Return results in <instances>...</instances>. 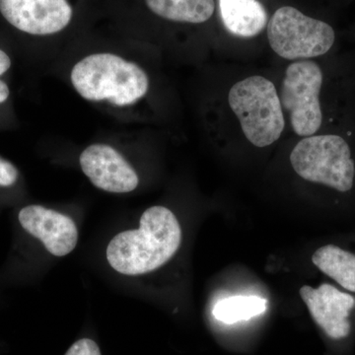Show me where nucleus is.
<instances>
[{
  "label": "nucleus",
  "mask_w": 355,
  "mask_h": 355,
  "mask_svg": "<svg viewBox=\"0 0 355 355\" xmlns=\"http://www.w3.org/2000/svg\"><path fill=\"white\" fill-rule=\"evenodd\" d=\"M270 48L286 60H305L326 55L334 46L335 31L324 21L306 16L291 6L280 7L268 24Z\"/></svg>",
  "instance_id": "5"
},
{
  "label": "nucleus",
  "mask_w": 355,
  "mask_h": 355,
  "mask_svg": "<svg viewBox=\"0 0 355 355\" xmlns=\"http://www.w3.org/2000/svg\"><path fill=\"white\" fill-rule=\"evenodd\" d=\"M9 97V89L3 81L0 80V104L6 102Z\"/></svg>",
  "instance_id": "18"
},
{
  "label": "nucleus",
  "mask_w": 355,
  "mask_h": 355,
  "mask_svg": "<svg viewBox=\"0 0 355 355\" xmlns=\"http://www.w3.org/2000/svg\"><path fill=\"white\" fill-rule=\"evenodd\" d=\"M146 3L163 19L191 24L207 22L216 9L214 0H146Z\"/></svg>",
  "instance_id": "13"
},
{
  "label": "nucleus",
  "mask_w": 355,
  "mask_h": 355,
  "mask_svg": "<svg viewBox=\"0 0 355 355\" xmlns=\"http://www.w3.org/2000/svg\"><path fill=\"white\" fill-rule=\"evenodd\" d=\"M182 229L167 207H150L140 218V226L114 236L107 247V260L116 272L140 275L154 272L177 253Z\"/></svg>",
  "instance_id": "1"
},
{
  "label": "nucleus",
  "mask_w": 355,
  "mask_h": 355,
  "mask_svg": "<svg viewBox=\"0 0 355 355\" xmlns=\"http://www.w3.org/2000/svg\"><path fill=\"white\" fill-rule=\"evenodd\" d=\"M301 298L311 316L330 338L342 340L350 334L349 315L355 306V298L331 284H323L318 288L303 286Z\"/></svg>",
  "instance_id": "9"
},
{
  "label": "nucleus",
  "mask_w": 355,
  "mask_h": 355,
  "mask_svg": "<svg viewBox=\"0 0 355 355\" xmlns=\"http://www.w3.org/2000/svg\"><path fill=\"white\" fill-rule=\"evenodd\" d=\"M312 261L345 291L355 293L354 254L335 245H326L313 254Z\"/></svg>",
  "instance_id": "12"
},
{
  "label": "nucleus",
  "mask_w": 355,
  "mask_h": 355,
  "mask_svg": "<svg viewBox=\"0 0 355 355\" xmlns=\"http://www.w3.org/2000/svg\"><path fill=\"white\" fill-rule=\"evenodd\" d=\"M18 171L15 166L0 157V186L10 187L17 181Z\"/></svg>",
  "instance_id": "16"
},
{
  "label": "nucleus",
  "mask_w": 355,
  "mask_h": 355,
  "mask_svg": "<svg viewBox=\"0 0 355 355\" xmlns=\"http://www.w3.org/2000/svg\"><path fill=\"white\" fill-rule=\"evenodd\" d=\"M324 76L312 60H299L287 67L280 87L279 100L292 130L299 137H311L323 123L320 92Z\"/></svg>",
  "instance_id": "6"
},
{
  "label": "nucleus",
  "mask_w": 355,
  "mask_h": 355,
  "mask_svg": "<svg viewBox=\"0 0 355 355\" xmlns=\"http://www.w3.org/2000/svg\"><path fill=\"white\" fill-rule=\"evenodd\" d=\"M78 94L89 101H107L123 107L146 96L148 76L135 62L113 53H95L74 65L70 74Z\"/></svg>",
  "instance_id": "2"
},
{
  "label": "nucleus",
  "mask_w": 355,
  "mask_h": 355,
  "mask_svg": "<svg viewBox=\"0 0 355 355\" xmlns=\"http://www.w3.org/2000/svg\"><path fill=\"white\" fill-rule=\"evenodd\" d=\"M0 12L20 31L38 36L62 31L72 18L67 0H0Z\"/></svg>",
  "instance_id": "7"
},
{
  "label": "nucleus",
  "mask_w": 355,
  "mask_h": 355,
  "mask_svg": "<svg viewBox=\"0 0 355 355\" xmlns=\"http://www.w3.org/2000/svg\"><path fill=\"white\" fill-rule=\"evenodd\" d=\"M228 103L253 146H272L282 137L286 128L284 110L275 84L266 77H248L234 84Z\"/></svg>",
  "instance_id": "3"
},
{
  "label": "nucleus",
  "mask_w": 355,
  "mask_h": 355,
  "mask_svg": "<svg viewBox=\"0 0 355 355\" xmlns=\"http://www.w3.org/2000/svg\"><path fill=\"white\" fill-rule=\"evenodd\" d=\"M294 171L311 183L347 193L354 187L355 164L349 144L340 135H311L291 154Z\"/></svg>",
  "instance_id": "4"
},
{
  "label": "nucleus",
  "mask_w": 355,
  "mask_h": 355,
  "mask_svg": "<svg viewBox=\"0 0 355 355\" xmlns=\"http://www.w3.org/2000/svg\"><path fill=\"white\" fill-rule=\"evenodd\" d=\"M266 310V299L258 296H234L218 301L212 313L218 321L231 324L259 316Z\"/></svg>",
  "instance_id": "14"
},
{
  "label": "nucleus",
  "mask_w": 355,
  "mask_h": 355,
  "mask_svg": "<svg viewBox=\"0 0 355 355\" xmlns=\"http://www.w3.org/2000/svg\"><path fill=\"white\" fill-rule=\"evenodd\" d=\"M10 58H9L3 51L0 50V76L6 73L7 70L10 69Z\"/></svg>",
  "instance_id": "17"
},
{
  "label": "nucleus",
  "mask_w": 355,
  "mask_h": 355,
  "mask_svg": "<svg viewBox=\"0 0 355 355\" xmlns=\"http://www.w3.org/2000/svg\"><path fill=\"white\" fill-rule=\"evenodd\" d=\"M18 219L23 229L53 256H67L76 249L78 230L70 217L42 205H28L21 209Z\"/></svg>",
  "instance_id": "10"
},
{
  "label": "nucleus",
  "mask_w": 355,
  "mask_h": 355,
  "mask_svg": "<svg viewBox=\"0 0 355 355\" xmlns=\"http://www.w3.org/2000/svg\"><path fill=\"white\" fill-rule=\"evenodd\" d=\"M226 29L242 38H253L268 25V14L258 0H219Z\"/></svg>",
  "instance_id": "11"
},
{
  "label": "nucleus",
  "mask_w": 355,
  "mask_h": 355,
  "mask_svg": "<svg viewBox=\"0 0 355 355\" xmlns=\"http://www.w3.org/2000/svg\"><path fill=\"white\" fill-rule=\"evenodd\" d=\"M64 355H102L99 345L90 338H81L74 343Z\"/></svg>",
  "instance_id": "15"
},
{
  "label": "nucleus",
  "mask_w": 355,
  "mask_h": 355,
  "mask_svg": "<svg viewBox=\"0 0 355 355\" xmlns=\"http://www.w3.org/2000/svg\"><path fill=\"white\" fill-rule=\"evenodd\" d=\"M81 169L91 183L109 193H130L139 186V176L113 147L93 144L81 153Z\"/></svg>",
  "instance_id": "8"
}]
</instances>
